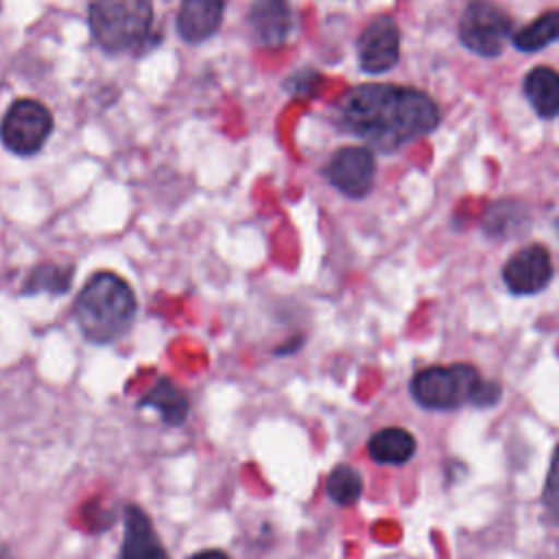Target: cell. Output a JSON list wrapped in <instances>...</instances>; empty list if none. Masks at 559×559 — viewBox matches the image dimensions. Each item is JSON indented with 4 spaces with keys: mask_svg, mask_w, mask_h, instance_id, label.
Wrapping results in <instances>:
<instances>
[{
    "mask_svg": "<svg viewBox=\"0 0 559 559\" xmlns=\"http://www.w3.org/2000/svg\"><path fill=\"white\" fill-rule=\"evenodd\" d=\"M376 175V159L365 146L338 148L325 166V177L343 194L358 199L371 190Z\"/></svg>",
    "mask_w": 559,
    "mask_h": 559,
    "instance_id": "obj_8",
    "label": "cell"
},
{
    "mask_svg": "<svg viewBox=\"0 0 559 559\" xmlns=\"http://www.w3.org/2000/svg\"><path fill=\"white\" fill-rule=\"evenodd\" d=\"M190 559H229L223 550H214V548H210V550H199V552H194Z\"/></svg>",
    "mask_w": 559,
    "mask_h": 559,
    "instance_id": "obj_21",
    "label": "cell"
},
{
    "mask_svg": "<svg viewBox=\"0 0 559 559\" xmlns=\"http://www.w3.org/2000/svg\"><path fill=\"white\" fill-rule=\"evenodd\" d=\"M120 559H168L148 515L135 504L124 509V542Z\"/></svg>",
    "mask_w": 559,
    "mask_h": 559,
    "instance_id": "obj_12",
    "label": "cell"
},
{
    "mask_svg": "<svg viewBox=\"0 0 559 559\" xmlns=\"http://www.w3.org/2000/svg\"><path fill=\"white\" fill-rule=\"evenodd\" d=\"M511 28V17L496 2L469 0L459 24V35L472 52L496 57L502 52Z\"/></svg>",
    "mask_w": 559,
    "mask_h": 559,
    "instance_id": "obj_6",
    "label": "cell"
},
{
    "mask_svg": "<svg viewBox=\"0 0 559 559\" xmlns=\"http://www.w3.org/2000/svg\"><path fill=\"white\" fill-rule=\"evenodd\" d=\"M552 277V260L546 247L528 245L515 251L502 266V280L511 293L533 295Z\"/></svg>",
    "mask_w": 559,
    "mask_h": 559,
    "instance_id": "obj_9",
    "label": "cell"
},
{
    "mask_svg": "<svg viewBox=\"0 0 559 559\" xmlns=\"http://www.w3.org/2000/svg\"><path fill=\"white\" fill-rule=\"evenodd\" d=\"M0 559H11L9 550H7V548H2V546H0Z\"/></svg>",
    "mask_w": 559,
    "mask_h": 559,
    "instance_id": "obj_22",
    "label": "cell"
},
{
    "mask_svg": "<svg viewBox=\"0 0 559 559\" xmlns=\"http://www.w3.org/2000/svg\"><path fill=\"white\" fill-rule=\"evenodd\" d=\"M72 282V269L61 266V264H39L31 271L28 280L24 282V293L26 295H37V293H66Z\"/></svg>",
    "mask_w": 559,
    "mask_h": 559,
    "instance_id": "obj_17",
    "label": "cell"
},
{
    "mask_svg": "<svg viewBox=\"0 0 559 559\" xmlns=\"http://www.w3.org/2000/svg\"><path fill=\"white\" fill-rule=\"evenodd\" d=\"M544 504L552 515L559 518V445L550 461V469H548V478H546V487H544Z\"/></svg>",
    "mask_w": 559,
    "mask_h": 559,
    "instance_id": "obj_19",
    "label": "cell"
},
{
    "mask_svg": "<svg viewBox=\"0 0 559 559\" xmlns=\"http://www.w3.org/2000/svg\"><path fill=\"white\" fill-rule=\"evenodd\" d=\"M415 450H417L415 437L408 430L397 426L378 430L376 435H371L367 443L369 456L382 465H402L408 459H413Z\"/></svg>",
    "mask_w": 559,
    "mask_h": 559,
    "instance_id": "obj_13",
    "label": "cell"
},
{
    "mask_svg": "<svg viewBox=\"0 0 559 559\" xmlns=\"http://www.w3.org/2000/svg\"><path fill=\"white\" fill-rule=\"evenodd\" d=\"M338 124L378 151H397L439 124L437 103L421 90L367 83L338 103Z\"/></svg>",
    "mask_w": 559,
    "mask_h": 559,
    "instance_id": "obj_1",
    "label": "cell"
},
{
    "mask_svg": "<svg viewBox=\"0 0 559 559\" xmlns=\"http://www.w3.org/2000/svg\"><path fill=\"white\" fill-rule=\"evenodd\" d=\"M325 489H328V496L336 502V504H354L360 493H362V478L360 474L349 467V465H336L330 476H328V483H325Z\"/></svg>",
    "mask_w": 559,
    "mask_h": 559,
    "instance_id": "obj_18",
    "label": "cell"
},
{
    "mask_svg": "<svg viewBox=\"0 0 559 559\" xmlns=\"http://www.w3.org/2000/svg\"><path fill=\"white\" fill-rule=\"evenodd\" d=\"M524 94L542 118L559 116V72L555 68H533L524 79Z\"/></svg>",
    "mask_w": 559,
    "mask_h": 559,
    "instance_id": "obj_14",
    "label": "cell"
},
{
    "mask_svg": "<svg viewBox=\"0 0 559 559\" xmlns=\"http://www.w3.org/2000/svg\"><path fill=\"white\" fill-rule=\"evenodd\" d=\"M247 24L260 46L280 48L288 41L293 31L288 0H253L247 11Z\"/></svg>",
    "mask_w": 559,
    "mask_h": 559,
    "instance_id": "obj_10",
    "label": "cell"
},
{
    "mask_svg": "<svg viewBox=\"0 0 559 559\" xmlns=\"http://www.w3.org/2000/svg\"><path fill=\"white\" fill-rule=\"evenodd\" d=\"M400 59V28L391 15L373 17L358 37V63L369 74L391 70Z\"/></svg>",
    "mask_w": 559,
    "mask_h": 559,
    "instance_id": "obj_7",
    "label": "cell"
},
{
    "mask_svg": "<svg viewBox=\"0 0 559 559\" xmlns=\"http://www.w3.org/2000/svg\"><path fill=\"white\" fill-rule=\"evenodd\" d=\"M133 288L116 273L100 271L87 280L74 301V317L83 336L105 345L118 341L135 317Z\"/></svg>",
    "mask_w": 559,
    "mask_h": 559,
    "instance_id": "obj_2",
    "label": "cell"
},
{
    "mask_svg": "<svg viewBox=\"0 0 559 559\" xmlns=\"http://www.w3.org/2000/svg\"><path fill=\"white\" fill-rule=\"evenodd\" d=\"M140 406L155 408L162 415V419L170 426L183 424L188 417V411H190L188 395L168 378H159L155 382V386L142 397Z\"/></svg>",
    "mask_w": 559,
    "mask_h": 559,
    "instance_id": "obj_15",
    "label": "cell"
},
{
    "mask_svg": "<svg viewBox=\"0 0 559 559\" xmlns=\"http://www.w3.org/2000/svg\"><path fill=\"white\" fill-rule=\"evenodd\" d=\"M559 39V9L546 11L542 15H537L531 24L522 26L515 35H513V44L515 48L524 50V52H535L539 48H546L548 44Z\"/></svg>",
    "mask_w": 559,
    "mask_h": 559,
    "instance_id": "obj_16",
    "label": "cell"
},
{
    "mask_svg": "<svg viewBox=\"0 0 559 559\" xmlns=\"http://www.w3.org/2000/svg\"><path fill=\"white\" fill-rule=\"evenodd\" d=\"M225 13V0H181L177 11V33L188 44L210 39Z\"/></svg>",
    "mask_w": 559,
    "mask_h": 559,
    "instance_id": "obj_11",
    "label": "cell"
},
{
    "mask_svg": "<svg viewBox=\"0 0 559 559\" xmlns=\"http://www.w3.org/2000/svg\"><path fill=\"white\" fill-rule=\"evenodd\" d=\"M500 395H502V391L496 382L480 380L474 395H472V404L474 406H493L500 400Z\"/></svg>",
    "mask_w": 559,
    "mask_h": 559,
    "instance_id": "obj_20",
    "label": "cell"
},
{
    "mask_svg": "<svg viewBox=\"0 0 559 559\" xmlns=\"http://www.w3.org/2000/svg\"><path fill=\"white\" fill-rule=\"evenodd\" d=\"M483 378L472 365H435L415 373L411 393L417 404L426 408L448 411L465 402L472 404V395Z\"/></svg>",
    "mask_w": 559,
    "mask_h": 559,
    "instance_id": "obj_4",
    "label": "cell"
},
{
    "mask_svg": "<svg viewBox=\"0 0 559 559\" xmlns=\"http://www.w3.org/2000/svg\"><path fill=\"white\" fill-rule=\"evenodd\" d=\"M153 26L151 0H92L90 31L94 41L111 55L131 52L148 41Z\"/></svg>",
    "mask_w": 559,
    "mask_h": 559,
    "instance_id": "obj_3",
    "label": "cell"
},
{
    "mask_svg": "<svg viewBox=\"0 0 559 559\" xmlns=\"http://www.w3.org/2000/svg\"><path fill=\"white\" fill-rule=\"evenodd\" d=\"M52 133L50 109L35 98H20L9 105L0 122L2 144L22 157L35 155Z\"/></svg>",
    "mask_w": 559,
    "mask_h": 559,
    "instance_id": "obj_5",
    "label": "cell"
}]
</instances>
